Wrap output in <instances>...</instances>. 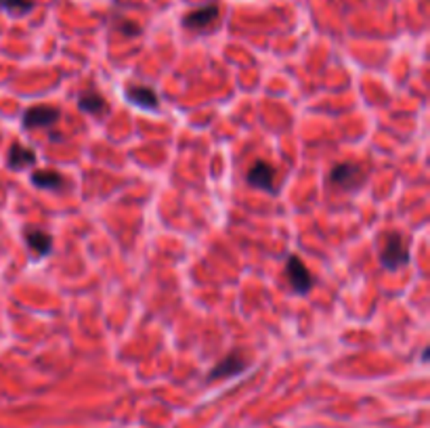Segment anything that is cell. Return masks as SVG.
Listing matches in <instances>:
<instances>
[{"label":"cell","mask_w":430,"mask_h":428,"mask_svg":"<svg viewBox=\"0 0 430 428\" xmlns=\"http://www.w3.org/2000/svg\"><path fill=\"white\" fill-rule=\"evenodd\" d=\"M380 263L384 265V269H399V267H405L410 263V250L405 248L403 244V237L401 233L397 231H390L386 235V244L380 252Z\"/></svg>","instance_id":"1"},{"label":"cell","mask_w":430,"mask_h":428,"mask_svg":"<svg viewBox=\"0 0 430 428\" xmlns=\"http://www.w3.org/2000/svg\"><path fill=\"white\" fill-rule=\"evenodd\" d=\"M61 114L57 107L53 105H34L30 109H25L23 118H21V126L25 131H34V129H53L59 122Z\"/></svg>","instance_id":"2"},{"label":"cell","mask_w":430,"mask_h":428,"mask_svg":"<svg viewBox=\"0 0 430 428\" xmlns=\"http://www.w3.org/2000/svg\"><path fill=\"white\" fill-rule=\"evenodd\" d=\"M330 183L338 185V187H342L347 191H357L365 183L363 166H359V164H338V166H334L332 172H330Z\"/></svg>","instance_id":"3"},{"label":"cell","mask_w":430,"mask_h":428,"mask_svg":"<svg viewBox=\"0 0 430 428\" xmlns=\"http://www.w3.org/2000/svg\"><path fill=\"white\" fill-rule=\"evenodd\" d=\"M286 275L287 282L292 285V290L300 296L309 294L311 287H313V278L309 273V269L304 267V263L298 258V256H289L286 265Z\"/></svg>","instance_id":"4"},{"label":"cell","mask_w":430,"mask_h":428,"mask_svg":"<svg viewBox=\"0 0 430 428\" xmlns=\"http://www.w3.org/2000/svg\"><path fill=\"white\" fill-rule=\"evenodd\" d=\"M248 185L263 189L271 196H275L280 189L275 185V168L269 166L267 162H256L250 170H248Z\"/></svg>","instance_id":"5"},{"label":"cell","mask_w":430,"mask_h":428,"mask_svg":"<svg viewBox=\"0 0 430 428\" xmlns=\"http://www.w3.org/2000/svg\"><path fill=\"white\" fill-rule=\"evenodd\" d=\"M218 13H220L218 4H216V2H210V4H206V6H200V8L187 13L185 19H183V25H185L187 30H206V28H210L216 19H218Z\"/></svg>","instance_id":"6"},{"label":"cell","mask_w":430,"mask_h":428,"mask_svg":"<svg viewBox=\"0 0 430 428\" xmlns=\"http://www.w3.org/2000/svg\"><path fill=\"white\" fill-rule=\"evenodd\" d=\"M246 369V361L239 353H229L225 359H220L215 367L210 369V374L206 376V382H216V380H222V378H229V376H235L239 371Z\"/></svg>","instance_id":"7"},{"label":"cell","mask_w":430,"mask_h":428,"mask_svg":"<svg viewBox=\"0 0 430 428\" xmlns=\"http://www.w3.org/2000/svg\"><path fill=\"white\" fill-rule=\"evenodd\" d=\"M126 99L133 105L141 107V109H157V105H160V99H157L155 90L149 88V86H137V84L129 86L126 88Z\"/></svg>","instance_id":"8"},{"label":"cell","mask_w":430,"mask_h":428,"mask_svg":"<svg viewBox=\"0 0 430 428\" xmlns=\"http://www.w3.org/2000/svg\"><path fill=\"white\" fill-rule=\"evenodd\" d=\"M23 237H25V244H28L38 256L51 254V250H53V237H51L47 231H42V229H25Z\"/></svg>","instance_id":"9"},{"label":"cell","mask_w":430,"mask_h":428,"mask_svg":"<svg viewBox=\"0 0 430 428\" xmlns=\"http://www.w3.org/2000/svg\"><path fill=\"white\" fill-rule=\"evenodd\" d=\"M6 162H8V166H11L13 170H21V168H25V166L36 164V153H34V149L15 143V145L11 147V151H8V155H6Z\"/></svg>","instance_id":"10"},{"label":"cell","mask_w":430,"mask_h":428,"mask_svg":"<svg viewBox=\"0 0 430 428\" xmlns=\"http://www.w3.org/2000/svg\"><path fill=\"white\" fill-rule=\"evenodd\" d=\"M32 185L47 191H59L66 185V179L55 170H36L32 174Z\"/></svg>","instance_id":"11"},{"label":"cell","mask_w":430,"mask_h":428,"mask_svg":"<svg viewBox=\"0 0 430 428\" xmlns=\"http://www.w3.org/2000/svg\"><path fill=\"white\" fill-rule=\"evenodd\" d=\"M78 109H82L84 114L101 116V114L107 112V103H105V99H103L99 93L86 90V93H82L80 99H78Z\"/></svg>","instance_id":"12"},{"label":"cell","mask_w":430,"mask_h":428,"mask_svg":"<svg viewBox=\"0 0 430 428\" xmlns=\"http://www.w3.org/2000/svg\"><path fill=\"white\" fill-rule=\"evenodd\" d=\"M34 4H36L34 0H0V8L17 17L28 15L34 8Z\"/></svg>","instance_id":"13"},{"label":"cell","mask_w":430,"mask_h":428,"mask_svg":"<svg viewBox=\"0 0 430 428\" xmlns=\"http://www.w3.org/2000/svg\"><path fill=\"white\" fill-rule=\"evenodd\" d=\"M118 30H120L122 34H126V36H139V34H141V28H139V23H135V21H120Z\"/></svg>","instance_id":"14"}]
</instances>
